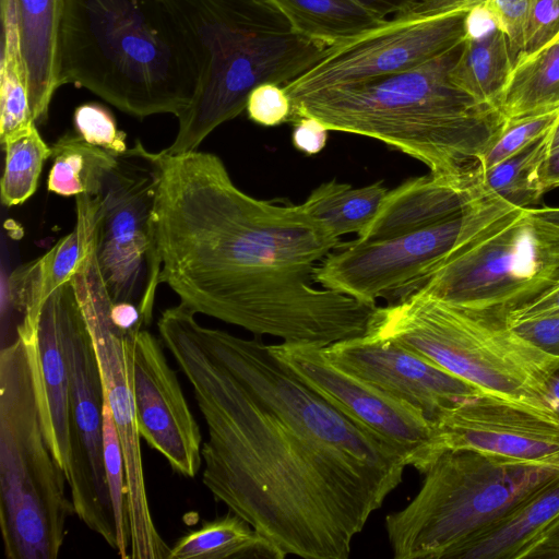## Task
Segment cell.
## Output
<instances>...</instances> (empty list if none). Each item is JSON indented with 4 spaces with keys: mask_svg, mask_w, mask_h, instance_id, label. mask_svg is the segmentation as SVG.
I'll use <instances>...</instances> for the list:
<instances>
[{
    "mask_svg": "<svg viewBox=\"0 0 559 559\" xmlns=\"http://www.w3.org/2000/svg\"><path fill=\"white\" fill-rule=\"evenodd\" d=\"M159 335L207 430L202 483L286 558L347 559L401 484L405 456L294 374L260 336L206 328L181 305Z\"/></svg>",
    "mask_w": 559,
    "mask_h": 559,
    "instance_id": "6da1fadb",
    "label": "cell"
},
{
    "mask_svg": "<svg viewBox=\"0 0 559 559\" xmlns=\"http://www.w3.org/2000/svg\"><path fill=\"white\" fill-rule=\"evenodd\" d=\"M157 156L159 284L181 305L286 344L328 347L366 334L376 304L314 287L318 264L349 241L302 203L243 192L213 153Z\"/></svg>",
    "mask_w": 559,
    "mask_h": 559,
    "instance_id": "7a4b0ae2",
    "label": "cell"
},
{
    "mask_svg": "<svg viewBox=\"0 0 559 559\" xmlns=\"http://www.w3.org/2000/svg\"><path fill=\"white\" fill-rule=\"evenodd\" d=\"M462 46L408 71L293 97L288 122L313 117L330 131L376 139L433 175L476 173L506 119L452 83Z\"/></svg>",
    "mask_w": 559,
    "mask_h": 559,
    "instance_id": "3957f363",
    "label": "cell"
},
{
    "mask_svg": "<svg viewBox=\"0 0 559 559\" xmlns=\"http://www.w3.org/2000/svg\"><path fill=\"white\" fill-rule=\"evenodd\" d=\"M58 80L141 119L179 117L198 86L192 52L164 0H63Z\"/></svg>",
    "mask_w": 559,
    "mask_h": 559,
    "instance_id": "277c9868",
    "label": "cell"
},
{
    "mask_svg": "<svg viewBox=\"0 0 559 559\" xmlns=\"http://www.w3.org/2000/svg\"><path fill=\"white\" fill-rule=\"evenodd\" d=\"M192 52L198 86L165 151H197L217 127L239 116L252 90L285 86L330 46L295 33L270 0H164Z\"/></svg>",
    "mask_w": 559,
    "mask_h": 559,
    "instance_id": "5b68a950",
    "label": "cell"
},
{
    "mask_svg": "<svg viewBox=\"0 0 559 559\" xmlns=\"http://www.w3.org/2000/svg\"><path fill=\"white\" fill-rule=\"evenodd\" d=\"M366 334L427 358L483 393L550 407L548 384L559 371V355L543 350L506 322L415 290L377 307Z\"/></svg>",
    "mask_w": 559,
    "mask_h": 559,
    "instance_id": "8992f818",
    "label": "cell"
},
{
    "mask_svg": "<svg viewBox=\"0 0 559 559\" xmlns=\"http://www.w3.org/2000/svg\"><path fill=\"white\" fill-rule=\"evenodd\" d=\"M34 337L0 350V526L8 559H56L74 513L43 430Z\"/></svg>",
    "mask_w": 559,
    "mask_h": 559,
    "instance_id": "52a82bcc",
    "label": "cell"
},
{
    "mask_svg": "<svg viewBox=\"0 0 559 559\" xmlns=\"http://www.w3.org/2000/svg\"><path fill=\"white\" fill-rule=\"evenodd\" d=\"M559 476V464L473 450L444 451L415 498L385 516L395 559H456L523 501Z\"/></svg>",
    "mask_w": 559,
    "mask_h": 559,
    "instance_id": "ba28073f",
    "label": "cell"
},
{
    "mask_svg": "<svg viewBox=\"0 0 559 559\" xmlns=\"http://www.w3.org/2000/svg\"><path fill=\"white\" fill-rule=\"evenodd\" d=\"M559 283V225L516 209L452 254L416 289L472 313L506 322ZM415 292V290H414Z\"/></svg>",
    "mask_w": 559,
    "mask_h": 559,
    "instance_id": "9c48e42d",
    "label": "cell"
},
{
    "mask_svg": "<svg viewBox=\"0 0 559 559\" xmlns=\"http://www.w3.org/2000/svg\"><path fill=\"white\" fill-rule=\"evenodd\" d=\"M516 209L484 194L464 212L442 223L374 241H349L330 253L313 271L321 287L376 304L402 299L452 254L487 233Z\"/></svg>",
    "mask_w": 559,
    "mask_h": 559,
    "instance_id": "30bf717a",
    "label": "cell"
},
{
    "mask_svg": "<svg viewBox=\"0 0 559 559\" xmlns=\"http://www.w3.org/2000/svg\"><path fill=\"white\" fill-rule=\"evenodd\" d=\"M159 162L140 140L118 155L98 194L96 255L114 302L139 306L144 325L153 319L162 261L154 218Z\"/></svg>",
    "mask_w": 559,
    "mask_h": 559,
    "instance_id": "8fae6325",
    "label": "cell"
},
{
    "mask_svg": "<svg viewBox=\"0 0 559 559\" xmlns=\"http://www.w3.org/2000/svg\"><path fill=\"white\" fill-rule=\"evenodd\" d=\"M72 281L96 353L104 400L111 411L124 459L130 559H166L170 547L155 526L146 491L127 332L116 328L110 319L112 300L99 270L94 239L88 241Z\"/></svg>",
    "mask_w": 559,
    "mask_h": 559,
    "instance_id": "7c38bea8",
    "label": "cell"
},
{
    "mask_svg": "<svg viewBox=\"0 0 559 559\" xmlns=\"http://www.w3.org/2000/svg\"><path fill=\"white\" fill-rule=\"evenodd\" d=\"M61 288V331L70 383V498L78 518L117 551L104 464L100 370L73 281Z\"/></svg>",
    "mask_w": 559,
    "mask_h": 559,
    "instance_id": "4fadbf2b",
    "label": "cell"
},
{
    "mask_svg": "<svg viewBox=\"0 0 559 559\" xmlns=\"http://www.w3.org/2000/svg\"><path fill=\"white\" fill-rule=\"evenodd\" d=\"M457 10L432 16H394L340 45L284 86L289 98L317 90L412 70L462 44L471 13Z\"/></svg>",
    "mask_w": 559,
    "mask_h": 559,
    "instance_id": "5bb4252c",
    "label": "cell"
},
{
    "mask_svg": "<svg viewBox=\"0 0 559 559\" xmlns=\"http://www.w3.org/2000/svg\"><path fill=\"white\" fill-rule=\"evenodd\" d=\"M270 349L308 386L390 443L419 473L425 474L443 453L436 426L419 411L342 370L329 360L324 347L281 343Z\"/></svg>",
    "mask_w": 559,
    "mask_h": 559,
    "instance_id": "9a60e30c",
    "label": "cell"
},
{
    "mask_svg": "<svg viewBox=\"0 0 559 559\" xmlns=\"http://www.w3.org/2000/svg\"><path fill=\"white\" fill-rule=\"evenodd\" d=\"M132 390L141 438L178 474L194 478L202 460V435L160 342L143 326L127 332Z\"/></svg>",
    "mask_w": 559,
    "mask_h": 559,
    "instance_id": "2e32d148",
    "label": "cell"
},
{
    "mask_svg": "<svg viewBox=\"0 0 559 559\" xmlns=\"http://www.w3.org/2000/svg\"><path fill=\"white\" fill-rule=\"evenodd\" d=\"M436 429L443 452L473 450L559 464V414L550 407L480 393L445 412Z\"/></svg>",
    "mask_w": 559,
    "mask_h": 559,
    "instance_id": "e0dca14e",
    "label": "cell"
},
{
    "mask_svg": "<svg viewBox=\"0 0 559 559\" xmlns=\"http://www.w3.org/2000/svg\"><path fill=\"white\" fill-rule=\"evenodd\" d=\"M324 353L342 370L416 408L435 426L450 408L483 393L427 358L368 334L334 343Z\"/></svg>",
    "mask_w": 559,
    "mask_h": 559,
    "instance_id": "ac0fdd59",
    "label": "cell"
},
{
    "mask_svg": "<svg viewBox=\"0 0 559 559\" xmlns=\"http://www.w3.org/2000/svg\"><path fill=\"white\" fill-rule=\"evenodd\" d=\"M486 192L480 170L463 176L429 174L389 190L357 241L388 239L457 216Z\"/></svg>",
    "mask_w": 559,
    "mask_h": 559,
    "instance_id": "d6986e66",
    "label": "cell"
},
{
    "mask_svg": "<svg viewBox=\"0 0 559 559\" xmlns=\"http://www.w3.org/2000/svg\"><path fill=\"white\" fill-rule=\"evenodd\" d=\"M29 104L36 123L48 117L58 80V35L63 0H12Z\"/></svg>",
    "mask_w": 559,
    "mask_h": 559,
    "instance_id": "ffe728a7",
    "label": "cell"
},
{
    "mask_svg": "<svg viewBox=\"0 0 559 559\" xmlns=\"http://www.w3.org/2000/svg\"><path fill=\"white\" fill-rule=\"evenodd\" d=\"M559 518V476L467 545L456 559H521Z\"/></svg>",
    "mask_w": 559,
    "mask_h": 559,
    "instance_id": "44dd1931",
    "label": "cell"
},
{
    "mask_svg": "<svg viewBox=\"0 0 559 559\" xmlns=\"http://www.w3.org/2000/svg\"><path fill=\"white\" fill-rule=\"evenodd\" d=\"M514 63L506 34L492 23L481 32L468 33L450 79L478 104L497 108Z\"/></svg>",
    "mask_w": 559,
    "mask_h": 559,
    "instance_id": "7402d4cb",
    "label": "cell"
},
{
    "mask_svg": "<svg viewBox=\"0 0 559 559\" xmlns=\"http://www.w3.org/2000/svg\"><path fill=\"white\" fill-rule=\"evenodd\" d=\"M497 108L504 119L559 108V33L535 51L516 58Z\"/></svg>",
    "mask_w": 559,
    "mask_h": 559,
    "instance_id": "603a6c76",
    "label": "cell"
},
{
    "mask_svg": "<svg viewBox=\"0 0 559 559\" xmlns=\"http://www.w3.org/2000/svg\"><path fill=\"white\" fill-rule=\"evenodd\" d=\"M288 20L293 31L326 46L354 39L388 19L355 0H270Z\"/></svg>",
    "mask_w": 559,
    "mask_h": 559,
    "instance_id": "cb8c5ba5",
    "label": "cell"
},
{
    "mask_svg": "<svg viewBox=\"0 0 559 559\" xmlns=\"http://www.w3.org/2000/svg\"><path fill=\"white\" fill-rule=\"evenodd\" d=\"M284 559L246 520L229 511L205 521L170 547L167 559Z\"/></svg>",
    "mask_w": 559,
    "mask_h": 559,
    "instance_id": "d4e9b609",
    "label": "cell"
},
{
    "mask_svg": "<svg viewBox=\"0 0 559 559\" xmlns=\"http://www.w3.org/2000/svg\"><path fill=\"white\" fill-rule=\"evenodd\" d=\"M388 191L382 180L354 188L333 179L313 189L302 205L326 230L342 238L358 235L368 226Z\"/></svg>",
    "mask_w": 559,
    "mask_h": 559,
    "instance_id": "484cf974",
    "label": "cell"
},
{
    "mask_svg": "<svg viewBox=\"0 0 559 559\" xmlns=\"http://www.w3.org/2000/svg\"><path fill=\"white\" fill-rule=\"evenodd\" d=\"M52 165L47 189L62 197L98 195L118 155L86 142L80 134L66 133L51 145Z\"/></svg>",
    "mask_w": 559,
    "mask_h": 559,
    "instance_id": "4316f807",
    "label": "cell"
},
{
    "mask_svg": "<svg viewBox=\"0 0 559 559\" xmlns=\"http://www.w3.org/2000/svg\"><path fill=\"white\" fill-rule=\"evenodd\" d=\"M550 131L512 156L480 171L483 190L519 209H532V205L538 204L546 192L542 168L550 153Z\"/></svg>",
    "mask_w": 559,
    "mask_h": 559,
    "instance_id": "83f0119b",
    "label": "cell"
},
{
    "mask_svg": "<svg viewBox=\"0 0 559 559\" xmlns=\"http://www.w3.org/2000/svg\"><path fill=\"white\" fill-rule=\"evenodd\" d=\"M1 144L4 150L1 203L8 207L21 205L36 191L44 163L51 157V146L44 141L36 124L11 135Z\"/></svg>",
    "mask_w": 559,
    "mask_h": 559,
    "instance_id": "f1b7e54d",
    "label": "cell"
},
{
    "mask_svg": "<svg viewBox=\"0 0 559 559\" xmlns=\"http://www.w3.org/2000/svg\"><path fill=\"white\" fill-rule=\"evenodd\" d=\"M0 67V142L36 124L33 119L20 39L13 29L2 31Z\"/></svg>",
    "mask_w": 559,
    "mask_h": 559,
    "instance_id": "f546056e",
    "label": "cell"
},
{
    "mask_svg": "<svg viewBox=\"0 0 559 559\" xmlns=\"http://www.w3.org/2000/svg\"><path fill=\"white\" fill-rule=\"evenodd\" d=\"M104 464L117 535V552L130 559V521L124 459L109 405L104 400Z\"/></svg>",
    "mask_w": 559,
    "mask_h": 559,
    "instance_id": "4dcf8cb0",
    "label": "cell"
},
{
    "mask_svg": "<svg viewBox=\"0 0 559 559\" xmlns=\"http://www.w3.org/2000/svg\"><path fill=\"white\" fill-rule=\"evenodd\" d=\"M559 120V108L542 114L506 119L504 123L479 162L480 171L512 156L548 133Z\"/></svg>",
    "mask_w": 559,
    "mask_h": 559,
    "instance_id": "1f68e13d",
    "label": "cell"
},
{
    "mask_svg": "<svg viewBox=\"0 0 559 559\" xmlns=\"http://www.w3.org/2000/svg\"><path fill=\"white\" fill-rule=\"evenodd\" d=\"M73 122L75 132L86 142L116 155L128 150L126 133L117 128L114 116L104 106L87 103L76 107Z\"/></svg>",
    "mask_w": 559,
    "mask_h": 559,
    "instance_id": "d6a6232c",
    "label": "cell"
},
{
    "mask_svg": "<svg viewBox=\"0 0 559 559\" xmlns=\"http://www.w3.org/2000/svg\"><path fill=\"white\" fill-rule=\"evenodd\" d=\"M528 10L530 0H487L480 10L506 34L515 60L524 48Z\"/></svg>",
    "mask_w": 559,
    "mask_h": 559,
    "instance_id": "836d02e7",
    "label": "cell"
},
{
    "mask_svg": "<svg viewBox=\"0 0 559 559\" xmlns=\"http://www.w3.org/2000/svg\"><path fill=\"white\" fill-rule=\"evenodd\" d=\"M246 110L253 122L275 127L289 121L292 102L283 85L263 83L250 93Z\"/></svg>",
    "mask_w": 559,
    "mask_h": 559,
    "instance_id": "e575fe53",
    "label": "cell"
},
{
    "mask_svg": "<svg viewBox=\"0 0 559 559\" xmlns=\"http://www.w3.org/2000/svg\"><path fill=\"white\" fill-rule=\"evenodd\" d=\"M558 33L559 0H530L525 43L520 56L535 51Z\"/></svg>",
    "mask_w": 559,
    "mask_h": 559,
    "instance_id": "d590c367",
    "label": "cell"
},
{
    "mask_svg": "<svg viewBox=\"0 0 559 559\" xmlns=\"http://www.w3.org/2000/svg\"><path fill=\"white\" fill-rule=\"evenodd\" d=\"M509 326L543 350L559 355V317L533 318Z\"/></svg>",
    "mask_w": 559,
    "mask_h": 559,
    "instance_id": "8d00e7d4",
    "label": "cell"
},
{
    "mask_svg": "<svg viewBox=\"0 0 559 559\" xmlns=\"http://www.w3.org/2000/svg\"><path fill=\"white\" fill-rule=\"evenodd\" d=\"M293 145L306 155H316L326 145L329 129L313 117H300L294 122Z\"/></svg>",
    "mask_w": 559,
    "mask_h": 559,
    "instance_id": "74e56055",
    "label": "cell"
},
{
    "mask_svg": "<svg viewBox=\"0 0 559 559\" xmlns=\"http://www.w3.org/2000/svg\"><path fill=\"white\" fill-rule=\"evenodd\" d=\"M487 0H409L394 16H432L457 10H481Z\"/></svg>",
    "mask_w": 559,
    "mask_h": 559,
    "instance_id": "f35d334b",
    "label": "cell"
},
{
    "mask_svg": "<svg viewBox=\"0 0 559 559\" xmlns=\"http://www.w3.org/2000/svg\"><path fill=\"white\" fill-rule=\"evenodd\" d=\"M540 317H559V283L533 301L509 313L506 323L513 325L524 320Z\"/></svg>",
    "mask_w": 559,
    "mask_h": 559,
    "instance_id": "ab89813d",
    "label": "cell"
},
{
    "mask_svg": "<svg viewBox=\"0 0 559 559\" xmlns=\"http://www.w3.org/2000/svg\"><path fill=\"white\" fill-rule=\"evenodd\" d=\"M559 559V518L527 547L521 559Z\"/></svg>",
    "mask_w": 559,
    "mask_h": 559,
    "instance_id": "60d3db41",
    "label": "cell"
},
{
    "mask_svg": "<svg viewBox=\"0 0 559 559\" xmlns=\"http://www.w3.org/2000/svg\"><path fill=\"white\" fill-rule=\"evenodd\" d=\"M110 319L114 325L123 332L144 326L139 306L130 301H112Z\"/></svg>",
    "mask_w": 559,
    "mask_h": 559,
    "instance_id": "b9f144b4",
    "label": "cell"
},
{
    "mask_svg": "<svg viewBox=\"0 0 559 559\" xmlns=\"http://www.w3.org/2000/svg\"><path fill=\"white\" fill-rule=\"evenodd\" d=\"M369 11L385 17L388 15H396L401 13L409 0H355Z\"/></svg>",
    "mask_w": 559,
    "mask_h": 559,
    "instance_id": "7bdbcfd3",
    "label": "cell"
},
{
    "mask_svg": "<svg viewBox=\"0 0 559 559\" xmlns=\"http://www.w3.org/2000/svg\"><path fill=\"white\" fill-rule=\"evenodd\" d=\"M542 182L545 191L559 188V150L549 153L542 168Z\"/></svg>",
    "mask_w": 559,
    "mask_h": 559,
    "instance_id": "ee69618b",
    "label": "cell"
},
{
    "mask_svg": "<svg viewBox=\"0 0 559 559\" xmlns=\"http://www.w3.org/2000/svg\"><path fill=\"white\" fill-rule=\"evenodd\" d=\"M548 404L559 414V371L551 378L548 384Z\"/></svg>",
    "mask_w": 559,
    "mask_h": 559,
    "instance_id": "f6af8a7d",
    "label": "cell"
},
{
    "mask_svg": "<svg viewBox=\"0 0 559 559\" xmlns=\"http://www.w3.org/2000/svg\"><path fill=\"white\" fill-rule=\"evenodd\" d=\"M534 213L546 221L559 225V207L533 209Z\"/></svg>",
    "mask_w": 559,
    "mask_h": 559,
    "instance_id": "bcb514c9",
    "label": "cell"
},
{
    "mask_svg": "<svg viewBox=\"0 0 559 559\" xmlns=\"http://www.w3.org/2000/svg\"><path fill=\"white\" fill-rule=\"evenodd\" d=\"M549 150L550 152L559 150V120L549 133Z\"/></svg>",
    "mask_w": 559,
    "mask_h": 559,
    "instance_id": "7dc6e473",
    "label": "cell"
}]
</instances>
